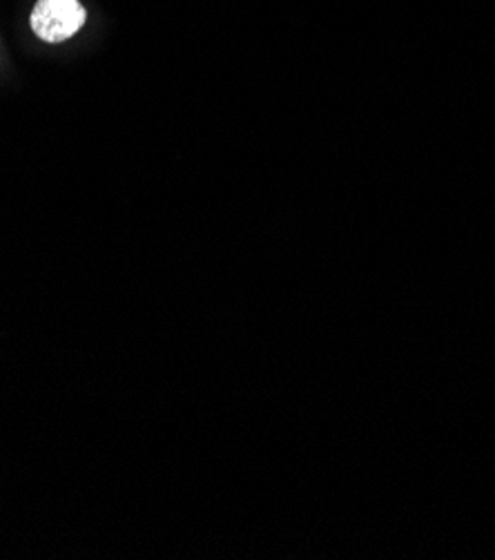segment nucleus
<instances>
[{
  "instance_id": "f257e3e1",
  "label": "nucleus",
  "mask_w": 495,
  "mask_h": 560,
  "mask_svg": "<svg viewBox=\"0 0 495 560\" xmlns=\"http://www.w3.org/2000/svg\"><path fill=\"white\" fill-rule=\"evenodd\" d=\"M85 8L79 0H38L32 12V30L45 43H63L85 25Z\"/></svg>"
}]
</instances>
